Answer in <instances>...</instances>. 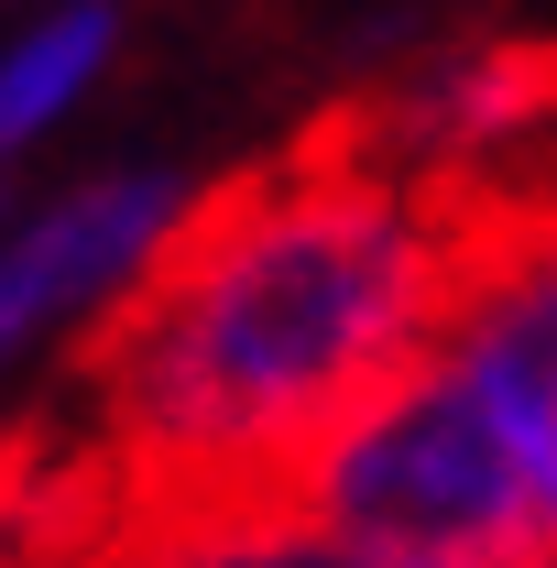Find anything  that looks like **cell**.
Instances as JSON below:
<instances>
[{"label":"cell","mask_w":557,"mask_h":568,"mask_svg":"<svg viewBox=\"0 0 557 568\" xmlns=\"http://www.w3.org/2000/svg\"><path fill=\"white\" fill-rule=\"evenodd\" d=\"M372 99L142 241L88 328L110 558H252L284 470L448 306V241Z\"/></svg>","instance_id":"6da1fadb"},{"label":"cell","mask_w":557,"mask_h":568,"mask_svg":"<svg viewBox=\"0 0 557 568\" xmlns=\"http://www.w3.org/2000/svg\"><path fill=\"white\" fill-rule=\"evenodd\" d=\"M252 558H557L547 470L426 328L284 470Z\"/></svg>","instance_id":"7a4b0ae2"},{"label":"cell","mask_w":557,"mask_h":568,"mask_svg":"<svg viewBox=\"0 0 557 568\" xmlns=\"http://www.w3.org/2000/svg\"><path fill=\"white\" fill-rule=\"evenodd\" d=\"M164 219H175V186H153V175H121V186H99V197L44 209L0 252V351H11L22 328H44L55 306H77V295H110Z\"/></svg>","instance_id":"3957f363"},{"label":"cell","mask_w":557,"mask_h":568,"mask_svg":"<svg viewBox=\"0 0 557 568\" xmlns=\"http://www.w3.org/2000/svg\"><path fill=\"white\" fill-rule=\"evenodd\" d=\"M99 55H110V22H99V11H67V22H44V33H33V44L0 67V153L44 132V121L67 110L77 88L99 77Z\"/></svg>","instance_id":"277c9868"},{"label":"cell","mask_w":557,"mask_h":568,"mask_svg":"<svg viewBox=\"0 0 557 568\" xmlns=\"http://www.w3.org/2000/svg\"><path fill=\"white\" fill-rule=\"evenodd\" d=\"M547 547H557V459H547Z\"/></svg>","instance_id":"5b68a950"}]
</instances>
